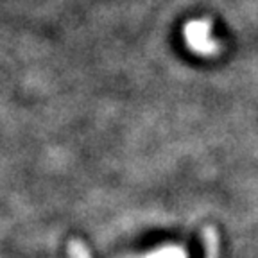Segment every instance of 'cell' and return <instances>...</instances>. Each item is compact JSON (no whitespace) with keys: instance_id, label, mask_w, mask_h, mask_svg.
I'll return each instance as SVG.
<instances>
[{"instance_id":"1","label":"cell","mask_w":258,"mask_h":258,"mask_svg":"<svg viewBox=\"0 0 258 258\" xmlns=\"http://www.w3.org/2000/svg\"><path fill=\"white\" fill-rule=\"evenodd\" d=\"M186 36H188V41L194 48H198V50H212L214 45L212 41L208 40V25L201 24V22H196V24H190L186 27Z\"/></svg>"},{"instance_id":"3","label":"cell","mask_w":258,"mask_h":258,"mask_svg":"<svg viewBox=\"0 0 258 258\" xmlns=\"http://www.w3.org/2000/svg\"><path fill=\"white\" fill-rule=\"evenodd\" d=\"M149 258H185V254L179 249H163V251H160V253L151 254Z\"/></svg>"},{"instance_id":"2","label":"cell","mask_w":258,"mask_h":258,"mask_svg":"<svg viewBox=\"0 0 258 258\" xmlns=\"http://www.w3.org/2000/svg\"><path fill=\"white\" fill-rule=\"evenodd\" d=\"M69 253L70 258H92L90 256V251L86 249V246L79 240H72L69 244Z\"/></svg>"}]
</instances>
